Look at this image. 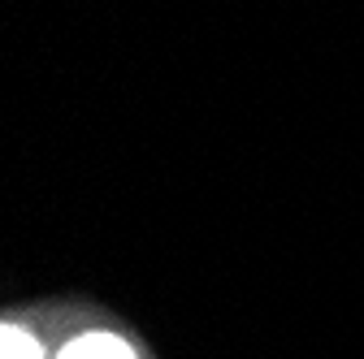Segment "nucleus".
Masks as SVG:
<instances>
[{
  "instance_id": "f257e3e1",
  "label": "nucleus",
  "mask_w": 364,
  "mask_h": 359,
  "mask_svg": "<svg viewBox=\"0 0 364 359\" xmlns=\"http://www.w3.org/2000/svg\"><path fill=\"white\" fill-rule=\"evenodd\" d=\"M61 359H134V350L113 333H87L61 350Z\"/></svg>"
},
{
  "instance_id": "f03ea898",
  "label": "nucleus",
  "mask_w": 364,
  "mask_h": 359,
  "mask_svg": "<svg viewBox=\"0 0 364 359\" xmlns=\"http://www.w3.org/2000/svg\"><path fill=\"white\" fill-rule=\"evenodd\" d=\"M0 359H43L39 355V342L22 329H5L0 333Z\"/></svg>"
}]
</instances>
